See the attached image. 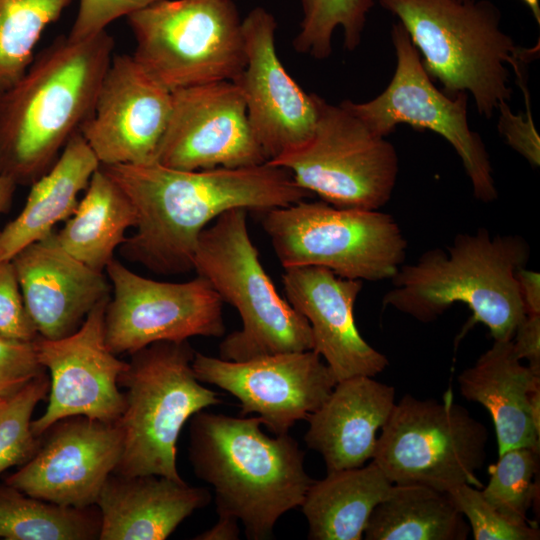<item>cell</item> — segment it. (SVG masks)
Returning a JSON list of instances; mask_svg holds the SVG:
<instances>
[{
	"mask_svg": "<svg viewBox=\"0 0 540 540\" xmlns=\"http://www.w3.org/2000/svg\"><path fill=\"white\" fill-rule=\"evenodd\" d=\"M133 204L135 233L122 255L150 271L173 275L193 270L198 238L224 212H265L305 200L286 169L264 163L241 168L181 170L149 164L100 165Z\"/></svg>",
	"mask_w": 540,
	"mask_h": 540,
	"instance_id": "6da1fadb",
	"label": "cell"
},
{
	"mask_svg": "<svg viewBox=\"0 0 540 540\" xmlns=\"http://www.w3.org/2000/svg\"><path fill=\"white\" fill-rule=\"evenodd\" d=\"M114 46L104 30L81 40L59 36L35 55L0 96V173L32 184L50 169L92 114Z\"/></svg>",
	"mask_w": 540,
	"mask_h": 540,
	"instance_id": "7a4b0ae2",
	"label": "cell"
},
{
	"mask_svg": "<svg viewBox=\"0 0 540 540\" xmlns=\"http://www.w3.org/2000/svg\"><path fill=\"white\" fill-rule=\"evenodd\" d=\"M258 417L204 412L190 419L189 460L212 485L218 515L240 521L248 539L272 535L278 519L301 506L313 482L304 452L288 434L271 437Z\"/></svg>",
	"mask_w": 540,
	"mask_h": 540,
	"instance_id": "3957f363",
	"label": "cell"
},
{
	"mask_svg": "<svg viewBox=\"0 0 540 540\" xmlns=\"http://www.w3.org/2000/svg\"><path fill=\"white\" fill-rule=\"evenodd\" d=\"M529 258L530 247L519 235H492L485 228L460 233L446 248L429 249L403 264L382 306L429 323L463 303L472 312L465 330L480 322L494 341H510L526 315L517 272Z\"/></svg>",
	"mask_w": 540,
	"mask_h": 540,
	"instance_id": "277c9868",
	"label": "cell"
},
{
	"mask_svg": "<svg viewBox=\"0 0 540 540\" xmlns=\"http://www.w3.org/2000/svg\"><path fill=\"white\" fill-rule=\"evenodd\" d=\"M395 15L423 55V67L443 92L471 94L480 115L491 118L512 94L513 66L523 83V63L533 52L500 28L501 12L488 0H378Z\"/></svg>",
	"mask_w": 540,
	"mask_h": 540,
	"instance_id": "5b68a950",
	"label": "cell"
},
{
	"mask_svg": "<svg viewBox=\"0 0 540 540\" xmlns=\"http://www.w3.org/2000/svg\"><path fill=\"white\" fill-rule=\"evenodd\" d=\"M246 209L221 214L200 234L193 270L206 279L223 302L236 308L242 328L219 345L231 361L313 350L306 318L279 295L249 235Z\"/></svg>",
	"mask_w": 540,
	"mask_h": 540,
	"instance_id": "8992f818",
	"label": "cell"
},
{
	"mask_svg": "<svg viewBox=\"0 0 540 540\" xmlns=\"http://www.w3.org/2000/svg\"><path fill=\"white\" fill-rule=\"evenodd\" d=\"M194 354L188 340L160 341L131 354L119 376L126 389L117 420L123 448L113 473L183 481L176 462L180 432L194 414L221 402L196 378Z\"/></svg>",
	"mask_w": 540,
	"mask_h": 540,
	"instance_id": "52a82bcc",
	"label": "cell"
},
{
	"mask_svg": "<svg viewBox=\"0 0 540 540\" xmlns=\"http://www.w3.org/2000/svg\"><path fill=\"white\" fill-rule=\"evenodd\" d=\"M262 226L281 265L317 266L353 280L391 279L404 264L407 240L379 210L301 200L263 212Z\"/></svg>",
	"mask_w": 540,
	"mask_h": 540,
	"instance_id": "ba28073f",
	"label": "cell"
},
{
	"mask_svg": "<svg viewBox=\"0 0 540 540\" xmlns=\"http://www.w3.org/2000/svg\"><path fill=\"white\" fill-rule=\"evenodd\" d=\"M133 57L170 91L234 81L246 64L234 0H159L127 16Z\"/></svg>",
	"mask_w": 540,
	"mask_h": 540,
	"instance_id": "9c48e42d",
	"label": "cell"
},
{
	"mask_svg": "<svg viewBox=\"0 0 540 540\" xmlns=\"http://www.w3.org/2000/svg\"><path fill=\"white\" fill-rule=\"evenodd\" d=\"M488 431L463 406L405 394L377 437L372 461L393 484L441 492L462 484L482 488L476 472L486 460Z\"/></svg>",
	"mask_w": 540,
	"mask_h": 540,
	"instance_id": "30bf717a",
	"label": "cell"
},
{
	"mask_svg": "<svg viewBox=\"0 0 540 540\" xmlns=\"http://www.w3.org/2000/svg\"><path fill=\"white\" fill-rule=\"evenodd\" d=\"M312 136L267 163L290 172L295 182L340 208L379 210L393 194L399 159L392 143L371 130L343 102L318 95Z\"/></svg>",
	"mask_w": 540,
	"mask_h": 540,
	"instance_id": "8fae6325",
	"label": "cell"
},
{
	"mask_svg": "<svg viewBox=\"0 0 540 540\" xmlns=\"http://www.w3.org/2000/svg\"><path fill=\"white\" fill-rule=\"evenodd\" d=\"M391 40L396 69L388 86L370 101L344 100L343 104L384 137L399 124L441 135L460 157L474 197L484 203L496 200L498 192L488 152L480 135L469 127V94L460 92L451 97L433 84L419 51L399 21L392 26Z\"/></svg>",
	"mask_w": 540,
	"mask_h": 540,
	"instance_id": "7c38bea8",
	"label": "cell"
},
{
	"mask_svg": "<svg viewBox=\"0 0 540 540\" xmlns=\"http://www.w3.org/2000/svg\"><path fill=\"white\" fill-rule=\"evenodd\" d=\"M105 270L113 288L105 309V339L114 354L131 355L160 341L224 335L223 301L203 277L152 280L115 259Z\"/></svg>",
	"mask_w": 540,
	"mask_h": 540,
	"instance_id": "4fadbf2b",
	"label": "cell"
},
{
	"mask_svg": "<svg viewBox=\"0 0 540 540\" xmlns=\"http://www.w3.org/2000/svg\"><path fill=\"white\" fill-rule=\"evenodd\" d=\"M192 368L201 383L218 386L241 403V414L255 413L275 435L288 434L317 410L337 380L314 350L231 361L195 352Z\"/></svg>",
	"mask_w": 540,
	"mask_h": 540,
	"instance_id": "5bb4252c",
	"label": "cell"
},
{
	"mask_svg": "<svg viewBox=\"0 0 540 540\" xmlns=\"http://www.w3.org/2000/svg\"><path fill=\"white\" fill-rule=\"evenodd\" d=\"M155 162L181 170L266 163L238 86L222 80L172 91V110Z\"/></svg>",
	"mask_w": 540,
	"mask_h": 540,
	"instance_id": "9a60e30c",
	"label": "cell"
},
{
	"mask_svg": "<svg viewBox=\"0 0 540 540\" xmlns=\"http://www.w3.org/2000/svg\"><path fill=\"white\" fill-rule=\"evenodd\" d=\"M109 298L99 302L74 333L59 339L38 335L34 340L39 362L50 373L46 410L31 422L35 436L42 437L67 417L116 422L122 415L125 396L119 389V376L128 362L117 358L106 344L104 317Z\"/></svg>",
	"mask_w": 540,
	"mask_h": 540,
	"instance_id": "2e32d148",
	"label": "cell"
},
{
	"mask_svg": "<svg viewBox=\"0 0 540 540\" xmlns=\"http://www.w3.org/2000/svg\"><path fill=\"white\" fill-rule=\"evenodd\" d=\"M172 110V91L129 54L113 55L80 134L100 165L156 160Z\"/></svg>",
	"mask_w": 540,
	"mask_h": 540,
	"instance_id": "e0dca14e",
	"label": "cell"
},
{
	"mask_svg": "<svg viewBox=\"0 0 540 540\" xmlns=\"http://www.w3.org/2000/svg\"><path fill=\"white\" fill-rule=\"evenodd\" d=\"M36 453L5 483L35 498L63 506L96 505L122 454L116 422L72 416L54 423Z\"/></svg>",
	"mask_w": 540,
	"mask_h": 540,
	"instance_id": "ac0fdd59",
	"label": "cell"
},
{
	"mask_svg": "<svg viewBox=\"0 0 540 540\" xmlns=\"http://www.w3.org/2000/svg\"><path fill=\"white\" fill-rule=\"evenodd\" d=\"M246 64L233 81L267 162L304 144L318 117V95L305 92L282 64L275 46L277 23L262 7L242 20Z\"/></svg>",
	"mask_w": 540,
	"mask_h": 540,
	"instance_id": "d6986e66",
	"label": "cell"
},
{
	"mask_svg": "<svg viewBox=\"0 0 540 540\" xmlns=\"http://www.w3.org/2000/svg\"><path fill=\"white\" fill-rule=\"evenodd\" d=\"M286 300L308 321L313 350L330 367L337 382L354 376L374 377L388 358L360 334L354 305L363 281L340 277L317 266L286 268L282 276Z\"/></svg>",
	"mask_w": 540,
	"mask_h": 540,
	"instance_id": "ffe728a7",
	"label": "cell"
},
{
	"mask_svg": "<svg viewBox=\"0 0 540 540\" xmlns=\"http://www.w3.org/2000/svg\"><path fill=\"white\" fill-rule=\"evenodd\" d=\"M11 261L25 307L41 337L59 339L74 333L89 312L110 297L103 272L71 256L54 232Z\"/></svg>",
	"mask_w": 540,
	"mask_h": 540,
	"instance_id": "44dd1931",
	"label": "cell"
},
{
	"mask_svg": "<svg viewBox=\"0 0 540 540\" xmlns=\"http://www.w3.org/2000/svg\"><path fill=\"white\" fill-rule=\"evenodd\" d=\"M395 403L394 387L374 377L340 380L307 417L305 443L322 456L327 472L361 467L372 459L377 432Z\"/></svg>",
	"mask_w": 540,
	"mask_h": 540,
	"instance_id": "7402d4cb",
	"label": "cell"
},
{
	"mask_svg": "<svg viewBox=\"0 0 540 540\" xmlns=\"http://www.w3.org/2000/svg\"><path fill=\"white\" fill-rule=\"evenodd\" d=\"M211 500L203 487L158 475L112 473L96 506L100 540H164L195 510Z\"/></svg>",
	"mask_w": 540,
	"mask_h": 540,
	"instance_id": "603a6c76",
	"label": "cell"
},
{
	"mask_svg": "<svg viewBox=\"0 0 540 540\" xmlns=\"http://www.w3.org/2000/svg\"><path fill=\"white\" fill-rule=\"evenodd\" d=\"M461 395L490 414L498 455L517 447L540 451V433L530 416V395L540 387V374L521 363L512 341H494L475 364L458 376Z\"/></svg>",
	"mask_w": 540,
	"mask_h": 540,
	"instance_id": "cb8c5ba5",
	"label": "cell"
},
{
	"mask_svg": "<svg viewBox=\"0 0 540 540\" xmlns=\"http://www.w3.org/2000/svg\"><path fill=\"white\" fill-rule=\"evenodd\" d=\"M99 167L80 132L74 134L50 169L32 183L22 211L0 230V262L11 261L67 220Z\"/></svg>",
	"mask_w": 540,
	"mask_h": 540,
	"instance_id": "d4e9b609",
	"label": "cell"
},
{
	"mask_svg": "<svg viewBox=\"0 0 540 540\" xmlns=\"http://www.w3.org/2000/svg\"><path fill=\"white\" fill-rule=\"evenodd\" d=\"M393 483L373 461L313 480L301 504L312 540H360Z\"/></svg>",
	"mask_w": 540,
	"mask_h": 540,
	"instance_id": "484cf974",
	"label": "cell"
},
{
	"mask_svg": "<svg viewBox=\"0 0 540 540\" xmlns=\"http://www.w3.org/2000/svg\"><path fill=\"white\" fill-rule=\"evenodd\" d=\"M136 211L123 190L99 167L83 197L56 234L61 247L93 270L103 272L135 227Z\"/></svg>",
	"mask_w": 540,
	"mask_h": 540,
	"instance_id": "4316f807",
	"label": "cell"
},
{
	"mask_svg": "<svg viewBox=\"0 0 540 540\" xmlns=\"http://www.w3.org/2000/svg\"><path fill=\"white\" fill-rule=\"evenodd\" d=\"M470 532L446 492L419 484H393L373 510L367 540H465Z\"/></svg>",
	"mask_w": 540,
	"mask_h": 540,
	"instance_id": "83f0119b",
	"label": "cell"
},
{
	"mask_svg": "<svg viewBox=\"0 0 540 540\" xmlns=\"http://www.w3.org/2000/svg\"><path fill=\"white\" fill-rule=\"evenodd\" d=\"M101 517L96 505L78 508L32 497L0 485V538L7 540H95Z\"/></svg>",
	"mask_w": 540,
	"mask_h": 540,
	"instance_id": "f1b7e54d",
	"label": "cell"
},
{
	"mask_svg": "<svg viewBox=\"0 0 540 540\" xmlns=\"http://www.w3.org/2000/svg\"><path fill=\"white\" fill-rule=\"evenodd\" d=\"M71 1L0 0V96L25 74L41 35Z\"/></svg>",
	"mask_w": 540,
	"mask_h": 540,
	"instance_id": "f546056e",
	"label": "cell"
},
{
	"mask_svg": "<svg viewBox=\"0 0 540 540\" xmlns=\"http://www.w3.org/2000/svg\"><path fill=\"white\" fill-rule=\"evenodd\" d=\"M302 19L293 40L296 52L316 60L332 53V36L336 28L344 33V46L354 51L361 43L367 15L374 0H300Z\"/></svg>",
	"mask_w": 540,
	"mask_h": 540,
	"instance_id": "4dcf8cb0",
	"label": "cell"
},
{
	"mask_svg": "<svg viewBox=\"0 0 540 540\" xmlns=\"http://www.w3.org/2000/svg\"><path fill=\"white\" fill-rule=\"evenodd\" d=\"M490 469L486 487L481 489L485 500L509 521L527 522V512L538 491L534 481L539 468V452L517 447L498 455Z\"/></svg>",
	"mask_w": 540,
	"mask_h": 540,
	"instance_id": "1f68e13d",
	"label": "cell"
},
{
	"mask_svg": "<svg viewBox=\"0 0 540 540\" xmlns=\"http://www.w3.org/2000/svg\"><path fill=\"white\" fill-rule=\"evenodd\" d=\"M49 388L50 380L44 373L0 405V473L23 465L39 448L41 437L32 432L31 418Z\"/></svg>",
	"mask_w": 540,
	"mask_h": 540,
	"instance_id": "d6a6232c",
	"label": "cell"
},
{
	"mask_svg": "<svg viewBox=\"0 0 540 540\" xmlns=\"http://www.w3.org/2000/svg\"><path fill=\"white\" fill-rule=\"evenodd\" d=\"M455 508L468 520L475 540H538L540 532L530 523L516 524L495 510L481 488L462 484L446 492Z\"/></svg>",
	"mask_w": 540,
	"mask_h": 540,
	"instance_id": "836d02e7",
	"label": "cell"
},
{
	"mask_svg": "<svg viewBox=\"0 0 540 540\" xmlns=\"http://www.w3.org/2000/svg\"><path fill=\"white\" fill-rule=\"evenodd\" d=\"M46 373L39 362L34 340L20 341L0 336V397L8 400L30 382Z\"/></svg>",
	"mask_w": 540,
	"mask_h": 540,
	"instance_id": "e575fe53",
	"label": "cell"
},
{
	"mask_svg": "<svg viewBox=\"0 0 540 540\" xmlns=\"http://www.w3.org/2000/svg\"><path fill=\"white\" fill-rule=\"evenodd\" d=\"M0 336L20 341H33L38 336L12 261L0 262Z\"/></svg>",
	"mask_w": 540,
	"mask_h": 540,
	"instance_id": "d590c367",
	"label": "cell"
},
{
	"mask_svg": "<svg viewBox=\"0 0 540 540\" xmlns=\"http://www.w3.org/2000/svg\"><path fill=\"white\" fill-rule=\"evenodd\" d=\"M159 0H79V8L68 37L81 40L96 35L114 20L128 16Z\"/></svg>",
	"mask_w": 540,
	"mask_h": 540,
	"instance_id": "8d00e7d4",
	"label": "cell"
},
{
	"mask_svg": "<svg viewBox=\"0 0 540 540\" xmlns=\"http://www.w3.org/2000/svg\"><path fill=\"white\" fill-rule=\"evenodd\" d=\"M512 345L516 356L540 374V314H526L518 324Z\"/></svg>",
	"mask_w": 540,
	"mask_h": 540,
	"instance_id": "74e56055",
	"label": "cell"
},
{
	"mask_svg": "<svg viewBox=\"0 0 540 540\" xmlns=\"http://www.w3.org/2000/svg\"><path fill=\"white\" fill-rule=\"evenodd\" d=\"M520 296L526 314H540V275L523 267L517 272Z\"/></svg>",
	"mask_w": 540,
	"mask_h": 540,
	"instance_id": "f35d334b",
	"label": "cell"
},
{
	"mask_svg": "<svg viewBox=\"0 0 540 540\" xmlns=\"http://www.w3.org/2000/svg\"><path fill=\"white\" fill-rule=\"evenodd\" d=\"M218 521L208 530L194 537L196 540H236L239 538L238 520L229 515H218Z\"/></svg>",
	"mask_w": 540,
	"mask_h": 540,
	"instance_id": "ab89813d",
	"label": "cell"
},
{
	"mask_svg": "<svg viewBox=\"0 0 540 540\" xmlns=\"http://www.w3.org/2000/svg\"><path fill=\"white\" fill-rule=\"evenodd\" d=\"M16 185L14 179L0 173V214L10 207Z\"/></svg>",
	"mask_w": 540,
	"mask_h": 540,
	"instance_id": "60d3db41",
	"label": "cell"
},
{
	"mask_svg": "<svg viewBox=\"0 0 540 540\" xmlns=\"http://www.w3.org/2000/svg\"><path fill=\"white\" fill-rule=\"evenodd\" d=\"M529 408L533 425L536 431L540 433V387L532 391Z\"/></svg>",
	"mask_w": 540,
	"mask_h": 540,
	"instance_id": "b9f144b4",
	"label": "cell"
},
{
	"mask_svg": "<svg viewBox=\"0 0 540 540\" xmlns=\"http://www.w3.org/2000/svg\"><path fill=\"white\" fill-rule=\"evenodd\" d=\"M463 1V0H460ZM531 10L537 23H540V4L539 0H522Z\"/></svg>",
	"mask_w": 540,
	"mask_h": 540,
	"instance_id": "7bdbcfd3",
	"label": "cell"
},
{
	"mask_svg": "<svg viewBox=\"0 0 540 540\" xmlns=\"http://www.w3.org/2000/svg\"><path fill=\"white\" fill-rule=\"evenodd\" d=\"M5 401H6V400H4L3 398L0 397V405H1L2 403H4Z\"/></svg>",
	"mask_w": 540,
	"mask_h": 540,
	"instance_id": "ee69618b",
	"label": "cell"
}]
</instances>
